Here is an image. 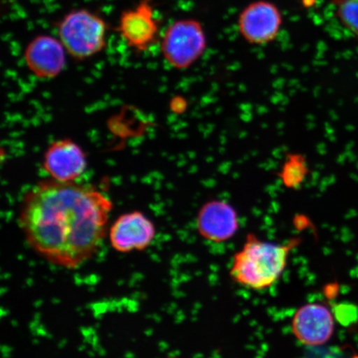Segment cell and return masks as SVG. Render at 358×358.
Returning a JSON list of instances; mask_svg holds the SVG:
<instances>
[{
	"label": "cell",
	"mask_w": 358,
	"mask_h": 358,
	"mask_svg": "<svg viewBox=\"0 0 358 358\" xmlns=\"http://www.w3.org/2000/svg\"><path fill=\"white\" fill-rule=\"evenodd\" d=\"M112 207L110 199L95 187L52 179L25 192L19 225L39 257L52 265L77 270L99 250Z\"/></svg>",
	"instance_id": "obj_1"
},
{
	"label": "cell",
	"mask_w": 358,
	"mask_h": 358,
	"mask_svg": "<svg viewBox=\"0 0 358 358\" xmlns=\"http://www.w3.org/2000/svg\"><path fill=\"white\" fill-rule=\"evenodd\" d=\"M299 241L294 238L287 243L276 244L249 234L243 248L232 259V280L248 289L259 291L272 287L284 274L289 255Z\"/></svg>",
	"instance_id": "obj_2"
},
{
	"label": "cell",
	"mask_w": 358,
	"mask_h": 358,
	"mask_svg": "<svg viewBox=\"0 0 358 358\" xmlns=\"http://www.w3.org/2000/svg\"><path fill=\"white\" fill-rule=\"evenodd\" d=\"M57 38L69 55L78 61L89 59L106 47L109 24L99 13L74 8L56 24Z\"/></svg>",
	"instance_id": "obj_3"
},
{
	"label": "cell",
	"mask_w": 358,
	"mask_h": 358,
	"mask_svg": "<svg viewBox=\"0 0 358 358\" xmlns=\"http://www.w3.org/2000/svg\"><path fill=\"white\" fill-rule=\"evenodd\" d=\"M207 37L200 22L192 19L174 21L161 37V52L168 64L178 70L189 69L203 55Z\"/></svg>",
	"instance_id": "obj_4"
},
{
	"label": "cell",
	"mask_w": 358,
	"mask_h": 358,
	"mask_svg": "<svg viewBox=\"0 0 358 358\" xmlns=\"http://www.w3.org/2000/svg\"><path fill=\"white\" fill-rule=\"evenodd\" d=\"M115 31L129 48L142 52L158 42L160 21L157 17L153 0H140L120 13Z\"/></svg>",
	"instance_id": "obj_5"
},
{
	"label": "cell",
	"mask_w": 358,
	"mask_h": 358,
	"mask_svg": "<svg viewBox=\"0 0 358 358\" xmlns=\"http://www.w3.org/2000/svg\"><path fill=\"white\" fill-rule=\"evenodd\" d=\"M282 15L275 4L266 0L250 3L241 13L238 29L245 41L262 45L271 43L278 36Z\"/></svg>",
	"instance_id": "obj_6"
},
{
	"label": "cell",
	"mask_w": 358,
	"mask_h": 358,
	"mask_svg": "<svg viewBox=\"0 0 358 358\" xmlns=\"http://www.w3.org/2000/svg\"><path fill=\"white\" fill-rule=\"evenodd\" d=\"M155 235L153 222L137 211L120 216L109 231L112 248L122 253L145 250L153 243Z\"/></svg>",
	"instance_id": "obj_7"
},
{
	"label": "cell",
	"mask_w": 358,
	"mask_h": 358,
	"mask_svg": "<svg viewBox=\"0 0 358 358\" xmlns=\"http://www.w3.org/2000/svg\"><path fill=\"white\" fill-rule=\"evenodd\" d=\"M66 52L59 38L38 34L27 44L24 58L27 67L36 77L52 79L65 69Z\"/></svg>",
	"instance_id": "obj_8"
},
{
	"label": "cell",
	"mask_w": 358,
	"mask_h": 358,
	"mask_svg": "<svg viewBox=\"0 0 358 358\" xmlns=\"http://www.w3.org/2000/svg\"><path fill=\"white\" fill-rule=\"evenodd\" d=\"M43 168L53 180L61 182L77 181L87 166L85 152L69 138L52 143L45 152Z\"/></svg>",
	"instance_id": "obj_9"
},
{
	"label": "cell",
	"mask_w": 358,
	"mask_h": 358,
	"mask_svg": "<svg viewBox=\"0 0 358 358\" xmlns=\"http://www.w3.org/2000/svg\"><path fill=\"white\" fill-rule=\"evenodd\" d=\"M334 330L332 313L324 304H304L294 315L292 332L304 345H323L332 337Z\"/></svg>",
	"instance_id": "obj_10"
},
{
	"label": "cell",
	"mask_w": 358,
	"mask_h": 358,
	"mask_svg": "<svg viewBox=\"0 0 358 358\" xmlns=\"http://www.w3.org/2000/svg\"><path fill=\"white\" fill-rule=\"evenodd\" d=\"M196 227L204 239L215 243H224L231 239L238 231V215L226 201H210L200 209Z\"/></svg>",
	"instance_id": "obj_11"
},
{
	"label": "cell",
	"mask_w": 358,
	"mask_h": 358,
	"mask_svg": "<svg viewBox=\"0 0 358 358\" xmlns=\"http://www.w3.org/2000/svg\"><path fill=\"white\" fill-rule=\"evenodd\" d=\"M333 6L340 24L358 40V0H334Z\"/></svg>",
	"instance_id": "obj_12"
},
{
	"label": "cell",
	"mask_w": 358,
	"mask_h": 358,
	"mask_svg": "<svg viewBox=\"0 0 358 358\" xmlns=\"http://www.w3.org/2000/svg\"><path fill=\"white\" fill-rule=\"evenodd\" d=\"M338 317L343 324L353 323L358 317L357 308L353 306H341L338 308Z\"/></svg>",
	"instance_id": "obj_13"
},
{
	"label": "cell",
	"mask_w": 358,
	"mask_h": 358,
	"mask_svg": "<svg viewBox=\"0 0 358 358\" xmlns=\"http://www.w3.org/2000/svg\"><path fill=\"white\" fill-rule=\"evenodd\" d=\"M353 358H358V356H356V357H353Z\"/></svg>",
	"instance_id": "obj_14"
}]
</instances>
